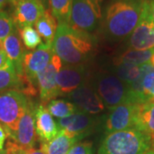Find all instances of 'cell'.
Masks as SVG:
<instances>
[{"label":"cell","mask_w":154,"mask_h":154,"mask_svg":"<svg viewBox=\"0 0 154 154\" xmlns=\"http://www.w3.org/2000/svg\"><path fill=\"white\" fill-rule=\"evenodd\" d=\"M73 1L74 0H48L50 11L59 23L69 22Z\"/></svg>","instance_id":"cell-24"},{"label":"cell","mask_w":154,"mask_h":154,"mask_svg":"<svg viewBox=\"0 0 154 154\" xmlns=\"http://www.w3.org/2000/svg\"><path fill=\"white\" fill-rule=\"evenodd\" d=\"M3 41L5 53L13 66L15 67L17 74L24 73L22 69V62L25 51L22 47L17 28Z\"/></svg>","instance_id":"cell-18"},{"label":"cell","mask_w":154,"mask_h":154,"mask_svg":"<svg viewBox=\"0 0 154 154\" xmlns=\"http://www.w3.org/2000/svg\"><path fill=\"white\" fill-rule=\"evenodd\" d=\"M7 138V134L6 132L5 131L4 128L0 124V151H3L4 149V146H5V142Z\"/></svg>","instance_id":"cell-31"},{"label":"cell","mask_w":154,"mask_h":154,"mask_svg":"<svg viewBox=\"0 0 154 154\" xmlns=\"http://www.w3.org/2000/svg\"><path fill=\"white\" fill-rule=\"evenodd\" d=\"M35 110L36 105L29 99L28 107L18 122L16 131L9 137L24 150L33 148L35 144Z\"/></svg>","instance_id":"cell-8"},{"label":"cell","mask_w":154,"mask_h":154,"mask_svg":"<svg viewBox=\"0 0 154 154\" xmlns=\"http://www.w3.org/2000/svg\"><path fill=\"white\" fill-rule=\"evenodd\" d=\"M149 5H150V11H151V15L152 17V20L154 22V0L149 1Z\"/></svg>","instance_id":"cell-34"},{"label":"cell","mask_w":154,"mask_h":154,"mask_svg":"<svg viewBox=\"0 0 154 154\" xmlns=\"http://www.w3.org/2000/svg\"><path fill=\"white\" fill-rule=\"evenodd\" d=\"M24 149H22V147L20 146H16V147H13L11 148V150L7 151V152H3L4 154H22V152H23Z\"/></svg>","instance_id":"cell-33"},{"label":"cell","mask_w":154,"mask_h":154,"mask_svg":"<svg viewBox=\"0 0 154 154\" xmlns=\"http://www.w3.org/2000/svg\"><path fill=\"white\" fill-rule=\"evenodd\" d=\"M50 114L58 119L68 117L79 112V110L73 103L64 99H52L47 105Z\"/></svg>","instance_id":"cell-23"},{"label":"cell","mask_w":154,"mask_h":154,"mask_svg":"<svg viewBox=\"0 0 154 154\" xmlns=\"http://www.w3.org/2000/svg\"><path fill=\"white\" fill-rule=\"evenodd\" d=\"M103 0H74L69 24L85 32H93L102 20Z\"/></svg>","instance_id":"cell-6"},{"label":"cell","mask_w":154,"mask_h":154,"mask_svg":"<svg viewBox=\"0 0 154 154\" xmlns=\"http://www.w3.org/2000/svg\"><path fill=\"white\" fill-rule=\"evenodd\" d=\"M67 96L79 111L86 114L97 115L103 111L105 107L93 87L85 83Z\"/></svg>","instance_id":"cell-14"},{"label":"cell","mask_w":154,"mask_h":154,"mask_svg":"<svg viewBox=\"0 0 154 154\" xmlns=\"http://www.w3.org/2000/svg\"><path fill=\"white\" fill-rule=\"evenodd\" d=\"M0 52H5V50H4V41L2 39H0Z\"/></svg>","instance_id":"cell-37"},{"label":"cell","mask_w":154,"mask_h":154,"mask_svg":"<svg viewBox=\"0 0 154 154\" xmlns=\"http://www.w3.org/2000/svg\"><path fill=\"white\" fill-rule=\"evenodd\" d=\"M57 26V21L52 15L50 9L45 10L44 15L35 23L36 31L38 32L39 36L45 40V44L51 46Z\"/></svg>","instance_id":"cell-21"},{"label":"cell","mask_w":154,"mask_h":154,"mask_svg":"<svg viewBox=\"0 0 154 154\" xmlns=\"http://www.w3.org/2000/svg\"><path fill=\"white\" fill-rule=\"evenodd\" d=\"M149 101H154V85L153 88L152 89V92H151V95H150V100Z\"/></svg>","instance_id":"cell-36"},{"label":"cell","mask_w":154,"mask_h":154,"mask_svg":"<svg viewBox=\"0 0 154 154\" xmlns=\"http://www.w3.org/2000/svg\"><path fill=\"white\" fill-rule=\"evenodd\" d=\"M37 1H38L39 3H41L45 7V6L48 5V0H37Z\"/></svg>","instance_id":"cell-38"},{"label":"cell","mask_w":154,"mask_h":154,"mask_svg":"<svg viewBox=\"0 0 154 154\" xmlns=\"http://www.w3.org/2000/svg\"><path fill=\"white\" fill-rule=\"evenodd\" d=\"M153 54L154 50L140 51L129 49L116 58L115 63H125L135 65H142L144 63H149Z\"/></svg>","instance_id":"cell-22"},{"label":"cell","mask_w":154,"mask_h":154,"mask_svg":"<svg viewBox=\"0 0 154 154\" xmlns=\"http://www.w3.org/2000/svg\"><path fill=\"white\" fill-rule=\"evenodd\" d=\"M138 105L137 103L128 101L111 109V112L105 122L106 134L121 131L135 126Z\"/></svg>","instance_id":"cell-12"},{"label":"cell","mask_w":154,"mask_h":154,"mask_svg":"<svg viewBox=\"0 0 154 154\" xmlns=\"http://www.w3.org/2000/svg\"><path fill=\"white\" fill-rule=\"evenodd\" d=\"M14 6L12 18L18 28L33 26L45 11V7L37 0H21Z\"/></svg>","instance_id":"cell-16"},{"label":"cell","mask_w":154,"mask_h":154,"mask_svg":"<svg viewBox=\"0 0 154 154\" xmlns=\"http://www.w3.org/2000/svg\"><path fill=\"white\" fill-rule=\"evenodd\" d=\"M100 116L76 112L74 115L57 120L59 129H63L71 136L82 140L89 135L99 124Z\"/></svg>","instance_id":"cell-9"},{"label":"cell","mask_w":154,"mask_h":154,"mask_svg":"<svg viewBox=\"0 0 154 154\" xmlns=\"http://www.w3.org/2000/svg\"><path fill=\"white\" fill-rule=\"evenodd\" d=\"M17 28L12 17L5 11H0V39L7 38Z\"/></svg>","instance_id":"cell-28"},{"label":"cell","mask_w":154,"mask_h":154,"mask_svg":"<svg viewBox=\"0 0 154 154\" xmlns=\"http://www.w3.org/2000/svg\"><path fill=\"white\" fill-rule=\"evenodd\" d=\"M88 69L84 64L63 67L57 76V85L59 95H68L84 84Z\"/></svg>","instance_id":"cell-15"},{"label":"cell","mask_w":154,"mask_h":154,"mask_svg":"<svg viewBox=\"0 0 154 154\" xmlns=\"http://www.w3.org/2000/svg\"><path fill=\"white\" fill-rule=\"evenodd\" d=\"M144 154H154V149H150L149 151H147L146 152H145Z\"/></svg>","instance_id":"cell-40"},{"label":"cell","mask_w":154,"mask_h":154,"mask_svg":"<svg viewBox=\"0 0 154 154\" xmlns=\"http://www.w3.org/2000/svg\"><path fill=\"white\" fill-rule=\"evenodd\" d=\"M80 140L71 136L63 129H59L57 135L49 142L41 144V150L45 154H68L70 149Z\"/></svg>","instance_id":"cell-20"},{"label":"cell","mask_w":154,"mask_h":154,"mask_svg":"<svg viewBox=\"0 0 154 154\" xmlns=\"http://www.w3.org/2000/svg\"><path fill=\"white\" fill-rule=\"evenodd\" d=\"M20 36L24 46L28 50H34L42 44V39L38 32L32 26H27L19 29Z\"/></svg>","instance_id":"cell-27"},{"label":"cell","mask_w":154,"mask_h":154,"mask_svg":"<svg viewBox=\"0 0 154 154\" xmlns=\"http://www.w3.org/2000/svg\"><path fill=\"white\" fill-rule=\"evenodd\" d=\"M154 85V67L151 63L140 65L139 76L128 88V101L141 104L150 100Z\"/></svg>","instance_id":"cell-13"},{"label":"cell","mask_w":154,"mask_h":154,"mask_svg":"<svg viewBox=\"0 0 154 154\" xmlns=\"http://www.w3.org/2000/svg\"><path fill=\"white\" fill-rule=\"evenodd\" d=\"M116 75L118 77L122 82L125 83L128 87L131 85L136 78L139 76L140 72V65H135L131 63H115Z\"/></svg>","instance_id":"cell-26"},{"label":"cell","mask_w":154,"mask_h":154,"mask_svg":"<svg viewBox=\"0 0 154 154\" xmlns=\"http://www.w3.org/2000/svg\"><path fill=\"white\" fill-rule=\"evenodd\" d=\"M152 149V140L138 128L107 134L98 154H144Z\"/></svg>","instance_id":"cell-3"},{"label":"cell","mask_w":154,"mask_h":154,"mask_svg":"<svg viewBox=\"0 0 154 154\" xmlns=\"http://www.w3.org/2000/svg\"><path fill=\"white\" fill-rule=\"evenodd\" d=\"M68 154H94L92 142L85 141L75 144Z\"/></svg>","instance_id":"cell-29"},{"label":"cell","mask_w":154,"mask_h":154,"mask_svg":"<svg viewBox=\"0 0 154 154\" xmlns=\"http://www.w3.org/2000/svg\"><path fill=\"white\" fill-rule=\"evenodd\" d=\"M105 107L113 109L128 101V88L113 74H100L91 85Z\"/></svg>","instance_id":"cell-5"},{"label":"cell","mask_w":154,"mask_h":154,"mask_svg":"<svg viewBox=\"0 0 154 154\" xmlns=\"http://www.w3.org/2000/svg\"><path fill=\"white\" fill-rule=\"evenodd\" d=\"M7 2H9V0H0V11H2V9L5 6Z\"/></svg>","instance_id":"cell-35"},{"label":"cell","mask_w":154,"mask_h":154,"mask_svg":"<svg viewBox=\"0 0 154 154\" xmlns=\"http://www.w3.org/2000/svg\"><path fill=\"white\" fill-rule=\"evenodd\" d=\"M22 154H45L44 151H42L41 149H35L30 148L27 150H23Z\"/></svg>","instance_id":"cell-32"},{"label":"cell","mask_w":154,"mask_h":154,"mask_svg":"<svg viewBox=\"0 0 154 154\" xmlns=\"http://www.w3.org/2000/svg\"><path fill=\"white\" fill-rule=\"evenodd\" d=\"M150 63H151V64L154 67V54L152 57V58H151V60H150Z\"/></svg>","instance_id":"cell-41"},{"label":"cell","mask_w":154,"mask_h":154,"mask_svg":"<svg viewBox=\"0 0 154 154\" xmlns=\"http://www.w3.org/2000/svg\"><path fill=\"white\" fill-rule=\"evenodd\" d=\"M13 64L8 59L5 52H0V69H5L12 66Z\"/></svg>","instance_id":"cell-30"},{"label":"cell","mask_w":154,"mask_h":154,"mask_svg":"<svg viewBox=\"0 0 154 154\" xmlns=\"http://www.w3.org/2000/svg\"><path fill=\"white\" fill-rule=\"evenodd\" d=\"M53 53L68 65L83 64L95 49V38L88 32L60 22L52 43Z\"/></svg>","instance_id":"cell-1"},{"label":"cell","mask_w":154,"mask_h":154,"mask_svg":"<svg viewBox=\"0 0 154 154\" xmlns=\"http://www.w3.org/2000/svg\"><path fill=\"white\" fill-rule=\"evenodd\" d=\"M20 77L15 67L11 66L5 69H0V93L16 90L19 92Z\"/></svg>","instance_id":"cell-25"},{"label":"cell","mask_w":154,"mask_h":154,"mask_svg":"<svg viewBox=\"0 0 154 154\" xmlns=\"http://www.w3.org/2000/svg\"><path fill=\"white\" fill-rule=\"evenodd\" d=\"M135 128L148 134L154 149V101H147L138 105Z\"/></svg>","instance_id":"cell-19"},{"label":"cell","mask_w":154,"mask_h":154,"mask_svg":"<svg viewBox=\"0 0 154 154\" xmlns=\"http://www.w3.org/2000/svg\"><path fill=\"white\" fill-rule=\"evenodd\" d=\"M28 102L27 96L16 90L0 93V124L7 137H11L15 133Z\"/></svg>","instance_id":"cell-4"},{"label":"cell","mask_w":154,"mask_h":154,"mask_svg":"<svg viewBox=\"0 0 154 154\" xmlns=\"http://www.w3.org/2000/svg\"><path fill=\"white\" fill-rule=\"evenodd\" d=\"M35 130L41 143L51 141L57 135L59 127L44 105H38L35 110Z\"/></svg>","instance_id":"cell-17"},{"label":"cell","mask_w":154,"mask_h":154,"mask_svg":"<svg viewBox=\"0 0 154 154\" xmlns=\"http://www.w3.org/2000/svg\"><path fill=\"white\" fill-rule=\"evenodd\" d=\"M146 0H110L102 17L105 35L120 40L130 35L140 19Z\"/></svg>","instance_id":"cell-2"},{"label":"cell","mask_w":154,"mask_h":154,"mask_svg":"<svg viewBox=\"0 0 154 154\" xmlns=\"http://www.w3.org/2000/svg\"><path fill=\"white\" fill-rule=\"evenodd\" d=\"M63 68V62L58 56L53 54L48 66L37 76V84L39 89L40 99L47 103L59 96L57 85V76Z\"/></svg>","instance_id":"cell-10"},{"label":"cell","mask_w":154,"mask_h":154,"mask_svg":"<svg viewBox=\"0 0 154 154\" xmlns=\"http://www.w3.org/2000/svg\"><path fill=\"white\" fill-rule=\"evenodd\" d=\"M21 0H9V2L11 3V4H12L13 5H15L16 4H17L18 2H20Z\"/></svg>","instance_id":"cell-39"},{"label":"cell","mask_w":154,"mask_h":154,"mask_svg":"<svg viewBox=\"0 0 154 154\" xmlns=\"http://www.w3.org/2000/svg\"><path fill=\"white\" fill-rule=\"evenodd\" d=\"M53 54L51 45L45 44H41L32 51L25 52L22 62V69L33 84L37 82L38 74L48 66Z\"/></svg>","instance_id":"cell-11"},{"label":"cell","mask_w":154,"mask_h":154,"mask_svg":"<svg viewBox=\"0 0 154 154\" xmlns=\"http://www.w3.org/2000/svg\"><path fill=\"white\" fill-rule=\"evenodd\" d=\"M128 46L132 50H154V22L147 0L136 28L130 34Z\"/></svg>","instance_id":"cell-7"}]
</instances>
